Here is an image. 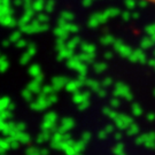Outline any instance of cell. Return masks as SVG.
<instances>
[{"mask_svg":"<svg viewBox=\"0 0 155 155\" xmlns=\"http://www.w3.org/2000/svg\"><path fill=\"white\" fill-rule=\"evenodd\" d=\"M144 1H146V2H148V4H150V5L155 6V0H144Z\"/></svg>","mask_w":155,"mask_h":155,"instance_id":"cell-1","label":"cell"}]
</instances>
